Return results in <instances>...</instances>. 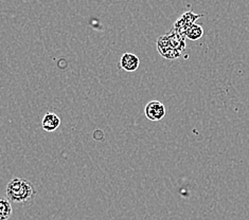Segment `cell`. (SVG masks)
Returning <instances> with one entry per match:
<instances>
[{
	"instance_id": "cell-1",
	"label": "cell",
	"mask_w": 249,
	"mask_h": 220,
	"mask_svg": "<svg viewBox=\"0 0 249 220\" xmlns=\"http://www.w3.org/2000/svg\"><path fill=\"white\" fill-rule=\"evenodd\" d=\"M5 195L11 202L26 204L33 199L35 189L31 182L21 179V178H13L8 183Z\"/></svg>"
},
{
	"instance_id": "cell-3",
	"label": "cell",
	"mask_w": 249,
	"mask_h": 220,
	"mask_svg": "<svg viewBox=\"0 0 249 220\" xmlns=\"http://www.w3.org/2000/svg\"><path fill=\"white\" fill-rule=\"evenodd\" d=\"M139 65L140 59L137 55L134 54V53H124L120 59V66L124 71H126V72H134V71L138 70Z\"/></svg>"
},
{
	"instance_id": "cell-2",
	"label": "cell",
	"mask_w": 249,
	"mask_h": 220,
	"mask_svg": "<svg viewBox=\"0 0 249 220\" xmlns=\"http://www.w3.org/2000/svg\"><path fill=\"white\" fill-rule=\"evenodd\" d=\"M165 112H167V110H165L164 105L159 101H151L146 104L144 108L145 117L153 122L162 120L165 117Z\"/></svg>"
},
{
	"instance_id": "cell-4",
	"label": "cell",
	"mask_w": 249,
	"mask_h": 220,
	"mask_svg": "<svg viewBox=\"0 0 249 220\" xmlns=\"http://www.w3.org/2000/svg\"><path fill=\"white\" fill-rule=\"evenodd\" d=\"M61 125V118L57 115L53 114V112H47L45 115L43 121H41V127L45 132L52 133L60 127Z\"/></svg>"
},
{
	"instance_id": "cell-6",
	"label": "cell",
	"mask_w": 249,
	"mask_h": 220,
	"mask_svg": "<svg viewBox=\"0 0 249 220\" xmlns=\"http://www.w3.org/2000/svg\"><path fill=\"white\" fill-rule=\"evenodd\" d=\"M12 205L11 201L8 199H0V219L1 220H8L12 216Z\"/></svg>"
},
{
	"instance_id": "cell-5",
	"label": "cell",
	"mask_w": 249,
	"mask_h": 220,
	"mask_svg": "<svg viewBox=\"0 0 249 220\" xmlns=\"http://www.w3.org/2000/svg\"><path fill=\"white\" fill-rule=\"evenodd\" d=\"M203 35H204L203 27L196 25V23H194L193 26L190 27L186 31V36L190 40H198L203 37Z\"/></svg>"
}]
</instances>
